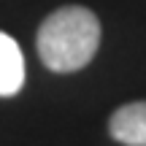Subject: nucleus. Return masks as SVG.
<instances>
[{
    "label": "nucleus",
    "mask_w": 146,
    "mask_h": 146,
    "mask_svg": "<svg viewBox=\"0 0 146 146\" xmlns=\"http://www.w3.org/2000/svg\"><path fill=\"white\" fill-rule=\"evenodd\" d=\"M108 135L122 146H146V100L122 103L111 111Z\"/></svg>",
    "instance_id": "nucleus-2"
},
{
    "label": "nucleus",
    "mask_w": 146,
    "mask_h": 146,
    "mask_svg": "<svg viewBox=\"0 0 146 146\" xmlns=\"http://www.w3.org/2000/svg\"><path fill=\"white\" fill-rule=\"evenodd\" d=\"M103 38L100 19L87 5H60L35 30V52L52 73H76L95 60Z\"/></svg>",
    "instance_id": "nucleus-1"
},
{
    "label": "nucleus",
    "mask_w": 146,
    "mask_h": 146,
    "mask_svg": "<svg viewBox=\"0 0 146 146\" xmlns=\"http://www.w3.org/2000/svg\"><path fill=\"white\" fill-rule=\"evenodd\" d=\"M25 87V57L8 33L0 30V98H14Z\"/></svg>",
    "instance_id": "nucleus-3"
}]
</instances>
